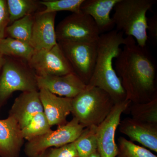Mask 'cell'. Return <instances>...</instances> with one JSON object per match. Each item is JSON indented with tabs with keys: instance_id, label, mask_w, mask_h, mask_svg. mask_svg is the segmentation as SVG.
<instances>
[{
	"instance_id": "obj_1",
	"label": "cell",
	"mask_w": 157,
	"mask_h": 157,
	"mask_svg": "<svg viewBox=\"0 0 157 157\" xmlns=\"http://www.w3.org/2000/svg\"><path fill=\"white\" fill-rule=\"evenodd\" d=\"M115 59L114 69L127 100L143 103L157 98V65L146 46L140 47L133 37L127 36Z\"/></svg>"
},
{
	"instance_id": "obj_2",
	"label": "cell",
	"mask_w": 157,
	"mask_h": 157,
	"mask_svg": "<svg viewBox=\"0 0 157 157\" xmlns=\"http://www.w3.org/2000/svg\"><path fill=\"white\" fill-rule=\"evenodd\" d=\"M122 32L117 30L101 34L97 41L95 67L87 85L104 90L112 98L115 104L126 101L127 97L113 66V60L127 42Z\"/></svg>"
},
{
	"instance_id": "obj_3",
	"label": "cell",
	"mask_w": 157,
	"mask_h": 157,
	"mask_svg": "<svg viewBox=\"0 0 157 157\" xmlns=\"http://www.w3.org/2000/svg\"><path fill=\"white\" fill-rule=\"evenodd\" d=\"M9 116L17 121L28 141L51 130L45 116L39 91L23 92L14 100Z\"/></svg>"
},
{
	"instance_id": "obj_4",
	"label": "cell",
	"mask_w": 157,
	"mask_h": 157,
	"mask_svg": "<svg viewBox=\"0 0 157 157\" xmlns=\"http://www.w3.org/2000/svg\"><path fill=\"white\" fill-rule=\"evenodd\" d=\"M155 0H120L112 17L117 30L135 38L137 45L146 46L148 40L147 13Z\"/></svg>"
},
{
	"instance_id": "obj_5",
	"label": "cell",
	"mask_w": 157,
	"mask_h": 157,
	"mask_svg": "<svg viewBox=\"0 0 157 157\" xmlns=\"http://www.w3.org/2000/svg\"><path fill=\"white\" fill-rule=\"evenodd\" d=\"M115 104L104 90L86 85L83 91L72 99L73 117L85 128L102 123Z\"/></svg>"
},
{
	"instance_id": "obj_6",
	"label": "cell",
	"mask_w": 157,
	"mask_h": 157,
	"mask_svg": "<svg viewBox=\"0 0 157 157\" xmlns=\"http://www.w3.org/2000/svg\"><path fill=\"white\" fill-rule=\"evenodd\" d=\"M0 73V112L16 91H39L36 75L28 62L5 56Z\"/></svg>"
},
{
	"instance_id": "obj_7",
	"label": "cell",
	"mask_w": 157,
	"mask_h": 157,
	"mask_svg": "<svg viewBox=\"0 0 157 157\" xmlns=\"http://www.w3.org/2000/svg\"><path fill=\"white\" fill-rule=\"evenodd\" d=\"M84 128L73 117L67 124L58 126L56 130H50L44 135L28 140L25 146V153L27 157H36L48 149L72 143L80 136Z\"/></svg>"
},
{
	"instance_id": "obj_8",
	"label": "cell",
	"mask_w": 157,
	"mask_h": 157,
	"mask_svg": "<svg viewBox=\"0 0 157 157\" xmlns=\"http://www.w3.org/2000/svg\"><path fill=\"white\" fill-rule=\"evenodd\" d=\"M97 41L58 43L73 73L86 85L90 80L95 67Z\"/></svg>"
},
{
	"instance_id": "obj_9",
	"label": "cell",
	"mask_w": 157,
	"mask_h": 157,
	"mask_svg": "<svg viewBox=\"0 0 157 157\" xmlns=\"http://www.w3.org/2000/svg\"><path fill=\"white\" fill-rule=\"evenodd\" d=\"M57 42H95L101 34L94 20L81 11L72 13L60 21L56 29Z\"/></svg>"
},
{
	"instance_id": "obj_10",
	"label": "cell",
	"mask_w": 157,
	"mask_h": 157,
	"mask_svg": "<svg viewBox=\"0 0 157 157\" xmlns=\"http://www.w3.org/2000/svg\"><path fill=\"white\" fill-rule=\"evenodd\" d=\"M28 63L37 76H62L73 72L58 43L48 50L35 51Z\"/></svg>"
},
{
	"instance_id": "obj_11",
	"label": "cell",
	"mask_w": 157,
	"mask_h": 157,
	"mask_svg": "<svg viewBox=\"0 0 157 157\" xmlns=\"http://www.w3.org/2000/svg\"><path fill=\"white\" fill-rule=\"evenodd\" d=\"M131 101L127 100L115 104L111 112L97 128L98 151L100 157H116L117 145L116 143V131L121 121V115Z\"/></svg>"
},
{
	"instance_id": "obj_12",
	"label": "cell",
	"mask_w": 157,
	"mask_h": 157,
	"mask_svg": "<svg viewBox=\"0 0 157 157\" xmlns=\"http://www.w3.org/2000/svg\"><path fill=\"white\" fill-rule=\"evenodd\" d=\"M57 13L34 14L30 45L35 51L48 50L57 44L55 19Z\"/></svg>"
},
{
	"instance_id": "obj_13",
	"label": "cell",
	"mask_w": 157,
	"mask_h": 157,
	"mask_svg": "<svg viewBox=\"0 0 157 157\" xmlns=\"http://www.w3.org/2000/svg\"><path fill=\"white\" fill-rule=\"evenodd\" d=\"M39 89H45L59 97L75 98L86 88V85L75 73L62 76H36Z\"/></svg>"
},
{
	"instance_id": "obj_14",
	"label": "cell",
	"mask_w": 157,
	"mask_h": 157,
	"mask_svg": "<svg viewBox=\"0 0 157 157\" xmlns=\"http://www.w3.org/2000/svg\"><path fill=\"white\" fill-rule=\"evenodd\" d=\"M43 110L51 127L68 122L67 117L72 110V99L59 97L45 89L39 90Z\"/></svg>"
},
{
	"instance_id": "obj_15",
	"label": "cell",
	"mask_w": 157,
	"mask_h": 157,
	"mask_svg": "<svg viewBox=\"0 0 157 157\" xmlns=\"http://www.w3.org/2000/svg\"><path fill=\"white\" fill-rule=\"evenodd\" d=\"M119 131L130 138L144 146L157 152V125L144 123L131 117L120 121Z\"/></svg>"
},
{
	"instance_id": "obj_16",
	"label": "cell",
	"mask_w": 157,
	"mask_h": 157,
	"mask_svg": "<svg viewBox=\"0 0 157 157\" xmlns=\"http://www.w3.org/2000/svg\"><path fill=\"white\" fill-rule=\"evenodd\" d=\"M25 139L16 121L11 116L0 120V157H19Z\"/></svg>"
},
{
	"instance_id": "obj_17",
	"label": "cell",
	"mask_w": 157,
	"mask_h": 157,
	"mask_svg": "<svg viewBox=\"0 0 157 157\" xmlns=\"http://www.w3.org/2000/svg\"><path fill=\"white\" fill-rule=\"evenodd\" d=\"M120 0H84L80 11L90 16L101 34L113 30L115 26L110 13Z\"/></svg>"
},
{
	"instance_id": "obj_18",
	"label": "cell",
	"mask_w": 157,
	"mask_h": 157,
	"mask_svg": "<svg viewBox=\"0 0 157 157\" xmlns=\"http://www.w3.org/2000/svg\"><path fill=\"white\" fill-rule=\"evenodd\" d=\"M0 52L4 56L20 59L28 63L35 50L28 43L7 37L0 40Z\"/></svg>"
},
{
	"instance_id": "obj_19",
	"label": "cell",
	"mask_w": 157,
	"mask_h": 157,
	"mask_svg": "<svg viewBox=\"0 0 157 157\" xmlns=\"http://www.w3.org/2000/svg\"><path fill=\"white\" fill-rule=\"evenodd\" d=\"M40 1L6 0L9 16V25L17 20L28 15H34L44 10Z\"/></svg>"
},
{
	"instance_id": "obj_20",
	"label": "cell",
	"mask_w": 157,
	"mask_h": 157,
	"mask_svg": "<svg viewBox=\"0 0 157 157\" xmlns=\"http://www.w3.org/2000/svg\"><path fill=\"white\" fill-rule=\"evenodd\" d=\"M127 109L134 119L157 125V98L146 103L131 102Z\"/></svg>"
},
{
	"instance_id": "obj_21",
	"label": "cell",
	"mask_w": 157,
	"mask_h": 157,
	"mask_svg": "<svg viewBox=\"0 0 157 157\" xmlns=\"http://www.w3.org/2000/svg\"><path fill=\"white\" fill-rule=\"evenodd\" d=\"M34 15H28L17 20L7 27L6 37L17 39L30 45Z\"/></svg>"
},
{
	"instance_id": "obj_22",
	"label": "cell",
	"mask_w": 157,
	"mask_h": 157,
	"mask_svg": "<svg viewBox=\"0 0 157 157\" xmlns=\"http://www.w3.org/2000/svg\"><path fill=\"white\" fill-rule=\"evenodd\" d=\"M98 126L85 128L80 136L75 140L78 157H88L98 151Z\"/></svg>"
},
{
	"instance_id": "obj_23",
	"label": "cell",
	"mask_w": 157,
	"mask_h": 157,
	"mask_svg": "<svg viewBox=\"0 0 157 157\" xmlns=\"http://www.w3.org/2000/svg\"><path fill=\"white\" fill-rule=\"evenodd\" d=\"M84 0H43L40 1L44 10L39 13H53L60 11H71L73 13L80 12V7Z\"/></svg>"
},
{
	"instance_id": "obj_24",
	"label": "cell",
	"mask_w": 157,
	"mask_h": 157,
	"mask_svg": "<svg viewBox=\"0 0 157 157\" xmlns=\"http://www.w3.org/2000/svg\"><path fill=\"white\" fill-rule=\"evenodd\" d=\"M116 157H157L150 151L120 137L118 139Z\"/></svg>"
},
{
	"instance_id": "obj_25",
	"label": "cell",
	"mask_w": 157,
	"mask_h": 157,
	"mask_svg": "<svg viewBox=\"0 0 157 157\" xmlns=\"http://www.w3.org/2000/svg\"><path fill=\"white\" fill-rule=\"evenodd\" d=\"M50 157H78L75 141L59 147L51 148Z\"/></svg>"
},
{
	"instance_id": "obj_26",
	"label": "cell",
	"mask_w": 157,
	"mask_h": 157,
	"mask_svg": "<svg viewBox=\"0 0 157 157\" xmlns=\"http://www.w3.org/2000/svg\"><path fill=\"white\" fill-rule=\"evenodd\" d=\"M9 23V13L6 0H0V40L6 38V30Z\"/></svg>"
},
{
	"instance_id": "obj_27",
	"label": "cell",
	"mask_w": 157,
	"mask_h": 157,
	"mask_svg": "<svg viewBox=\"0 0 157 157\" xmlns=\"http://www.w3.org/2000/svg\"><path fill=\"white\" fill-rule=\"evenodd\" d=\"M147 36H149L155 42L157 40V16L154 15L147 19Z\"/></svg>"
},
{
	"instance_id": "obj_28",
	"label": "cell",
	"mask_w": 157,
	"mask_h": 157,
	"mask_svg": "<svg viewBox=\"0 0 157 157\" xmlns=\"http://www.w3.org/2000/svg\"><path fill=\"white\" fill-rule=\"evenodd\" d=\"M36 157H50V148L46 150L41 154Z\"/></svg>"
},
{
	"instance_id": "obj_29",
	"label": "cell",
	"mask_w": 157,
	"mask_h": 157,
	"mask_svg": "<svg viewBox=\"0 0 157 157\" xmlns=\"http://www.w3.org/2000/svg\"><path fill=\"white\" fill-rule=\"evenodd\" d=\"M5 56L0 52V73H1L4 62H5Z\"/></svg>"
},
{
	"instance_id": "obj_30",
	"label": "cell",
	"mask_w": 157,
	"mask_h": 157,
	"mask_svg": "<svg viewBox=\"0 0 157 157\" xmlns=\"http://www.w3.org/2000/svg\"><path fill=\"white\" fill-rule=\"evenodd\" d=\"M88 157H100V155H99L98 151H97L94 153L90 155Z\"/></svg>"
}]
</instances>
